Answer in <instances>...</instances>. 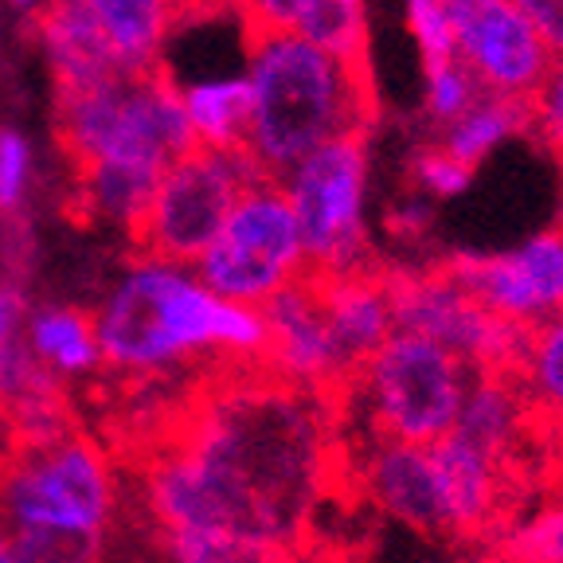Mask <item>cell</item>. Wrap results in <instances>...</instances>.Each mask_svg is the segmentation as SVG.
Wrapping results in <instances>:
<instances>
[{
    "instance_id": "1",
    "label": "cell",
    "mask_w": 563,
    "mask_h": 563,
    "mask_svg": "<svg viewBox=\"0 0 563 563\" xmlns=\"http://www.w3.org/2000/svg\"><path fill=\"white\" fill-rule=\"evenodd\" d=\"M55 141L75 176L70 216L122 223L125 235L145 216L165 168L200 145L165 59L55 95Z\"/></svg>"
},
{
    "instance_id": "2",
    "label": "cell",
    "mask_w": 563,
    "mask_h": 563,
    "mask_svg": "<svg viewBox=\"0 0 563 563\" xmlns=\"http://www.w3.org/2000/svg\"><path fill=\"white\" fill-rule=\"evenodd\" d=\"M251 59V157L266 180H286L301 157L376 125V79L321 52L298 32H246Z\"/></svg>"
},
{
    "instance_id": "3",
    "label": "cell",
    "mask_w": 563,
    "mask_h": 563,
    "mask_svg": "<svg viewBox=\"0 0 563 563\" xmlns=\"http://www.w3.org/2000/svg\"><path fill=\"white\" fill-rule=\"evenodd\" d=\"M98 372L157 376L211 356H263L266 325L258 309L216 298L173 266H133L95 313Z\"/></svg>"
},
{
    "instance_id": "4",
    "label": "cell",
    "mask_w": 563,
    "mask_h": 563,
    "mask_svg": "<svg viewBox=\"0 0 563 563\" xmlns=\"http://www.w3.org/2000/svg\"><path fill=\"white\" fill-rule=\"evenodd\" d=\"M474 376L477 372L442 344L391 333L349 384L341 419L344 411H361V439L431 446L454 431Z\"/></svg>"
},
{
    "instance_id": "5",
    "label": "cell",
    "mask_w": 563,
    "mask_h": 563,
    "mask_svg": "<svg viewBox=\"0 0 563 563\" xmlns=\"http://www.w3.org/2000/svg\"><path fill=\"white\" fill-rule=\"evenodd\" d=\"M122 517L114 466L87 427L16 442L0 470V525L110 532Z\"/></svg>"
},
{
    "instance_id": "6",
    "label": "cell",
    "mask_w": 563,
    "mask_h": 563,
    "mask_svg": "<svg viewBox=\"0 0 563 563\" xmlns=\"http://www.w3.org/2000/svg\"><path fill=\"white\" fill-rule=\"evenodd\" d=\"M255 180H266L251 153L196 145L165 168L150 208L130 231L137 266H196L220 228L228 223L239 196Z\"/></svg>"
},
{
    "instance_id": "7",
    "label": "cell",
    "mask_w": 563,
    "mask_h": 563,
    "mask_svg": "<svg viewBox=\"0 0 563 563\" xmlns=\"http://www.w3.org/2000/svg\"><path fill=\"white\" fill-rule=\"evenodd\" d=\"M286 200L298 220L306 271L344 274L376 263L364 231L368 137L329 141L286 173Z\"/></svg>"
},
{
    "instance_id": "8",
    "label": "cell",
    "mask_w": 563,
    "mask_h": 563,
    "mask_svg": "<svg viewBox=\"0 0 563 563\" xmlns=\"http://www.w3.org/2000/svg\"><path fill=\"white\" fill-rule=\"evenodd\" d=\"M200 286L216 298L258 309L278 290H286L301 271L298 220L278 180H255L239 196L216 243L203 251Z\"/></svg>"
},
{
    "instance_id": "9",
    "label": "cell",
    "mask_w": 563,
    "mask_h": 563,
    "mask_svg": "<svg viewBox=\"0 0 563 563\" xmlns=\"http://www.w3.org/2000/svg\"><path fill=\"white\" fill-rule=\"evenodd\" d=\"M396 333H411L442 344L474 372L517 376L525 364L528 329L493 317L470 298L442 266L427 274H387Z\"/></svg>"
},
{
    "instance_id": "10",
    "label": "cell",
    "mask_w": 563,
    "mask_h": 563,
    "mask_svg": "<svg viewBox=\"0 0 563 563\" xmlns=\"http://www.w3.org/2000/svg\"><path fill=\"white\" fill-rule=\"evenodd\" d=\"M454 35V59L485 95L532 98L555 55L512 0H439Z\"/></svg>"
},
{
    "instance_id": "11",
    "label": "cell",
    "mask_w": 563,
    "mask_h": 563,
    "mask_svg": "<svg viewBox=\"0 0 563 563\" xmlns=\"http://www.w3.org/2000/svg\"><path fill=\"white\" fill-rule=\"evenodd\" d=\"M442 271L482 309L528 333L563 317V235L555 228L501 255H454Z\"/></svg>"
},
{
    "instance_id": "12",
    "label": "cell",
    "mask_w": 563,
    "mask_h": 563,
    "mask_svg": "<svg viewBox=\"0 0 563 563\" xmlns=\"http://www.w3.org/2000/svg\"><path fill=\"white\" fill-rule=\"evenodd\" d=\"M427 454H431L434 493H439L442 537L477 540L482 532H489L505 512L512 462L474 446L454 431L431 442Z\"/></svg>"
},
{
    "instance_id": "13",
    "label": "cell",
    "mask_w": 563,
    "mask_h": 563,
    "mask_svg": "<svg viewBox=\"0 0 563 563\" xmlns=\"http://www.w3.org/2000/svg\"><path fill=\"white\" fill-rule=\"evenodd\" d=\"M349 454V477L364 489L384 517L399 520L404 528L442 537L439 525V493H434V470L427 446H404V442L364 439Z\"/></svg>"
},
{
    "instance_id": "14",
    "label": "cell",
    "mask_w": 563,
    "mask_h": 563,
    "mask_svg": "<svg viewBox=\"0 0 563 563\" xmlns=\"http://www.w3.org/2000/svg\"><path fill=\"white\" fill-rule=\"evenodd\" d=\"M32 27L40 32V44L52 63L55 95H75V90L98 87V82L125 75L122 59L106 35L95 27V20L82 9H75L70 0H44L32 16Z\"/></svg>"
},
{
    "instance_id": "15",
    "label": "cell",
    "mask_w": 563,
    "mask_h": 563,
    "mask_svg": "<svg viewBox=\"0 0 563 563\" xmlns=\"http://www.w3.org/2000/svg\"><path fill=\"white\" fill-rule=\"evenodd\" d=\"M528 419H532V404H528L525 387H520V376L477 372L466 391V404L457 411L454 434L512 462V454H517L520 439L528 431Z\"/></svg>"
},
{
    "instance_id": "16",
    "label": "cell",
    "mask_w": 563,
    "mask_h": 563,
    "mask_svg": "<svg viewBox=\"0 0 563 563\" xmlns=\"http://www.w3.org/2000/svg\"><path fill=\"white\" fill-rule=\"evenodd\" d=\"M106 35L125 67L141 70L161 63V44L176 24L173 0H70Z\"/></svg>"
},
{
    "instance_id": "17",
    "label": "cell",
    "mask_w": 563,
    "mask_h": 563,
    "mask_svg": "<svg viewBox=\"0 0 563 563\" xmlns=\"http://www.w3.org/2000/svg\"><path fill=\"white\" fill-rule=\"evenodd\" d=\"M27 341L35 356L47 364L59 379L67 376H95L98 356L95 313L79 306H44L27 313Z\"/></svg>"
},
{
    "instance_id": "18",
    "label": "cell",
    "mask_w": 563,
    "mask_h": 563,
    "mask_svg": "<svg viewBox=\"0 0 563 563\" xmlns=\"http://www.w3.org/2000/svg\"><path fill=\"white\" fill-rule=\"evenodd\" d=\"M188 125L196 141L211 150H235L251 153V82L246 79H220V82H196L180 90Z\"/></svg>"
},
{
    "instance_id": "19",
    "label": "cell",
    "mask_w": 563,
    "mask_h": 563,
    "mask_svg": "<svg viewBox=\"0 0 563 563\" xmlns=\"http://www.w3.org/2000/svg\"><path fill=\"white\" fill-rule=\"evenodd\" d=\"M161 563H329L317 552L266 544V540L216 537V532H141Z\"/></svg>"
},
{
    "instance_id": "20",
    "label": "cell",
    "mask_w": 563,
    "mask_h": 563,
    "mask_svg": "<svg viewBox=\"0 0 563 563\" xmlns=\"http://www.w3.org/2000/svg\"><path fill=\"white\" fill-rule=\"evenodd\" d=\"M525 130H532V102H528V98L482 95L457 122H450L446 141H442L439 150L446 153V157H454L457 165L474 168L497 141H505L509 133H525Z\"/></svg>"
},
{
    "instance_id": "21",
    "label": "cell",
    "mask_w": 563,
    "mask_h": 563,
    "mask_svg": "<svg viewBox=\"0 0 563 563\" xmlns=\"http://www.w3.org/2000/svg\"><path fill=\"white\" fill-rule=\"evenodd\" d=\"M294 32L321 52L336 55L349 67H364L368 63V16H364V0H306Z\"/></svg>"
},
{
    "instance_id": "22",
    "label": "cell",
    "mask_w": 563,
    "mask_h": 563,
    "mask_svg": "<svg viewBox=\"0 0 563 563\" xmlns=\"http://www.w3.org/2000/svg\"><path fill=\"white\" fill-rule=\"evenodd\" d=\"M517 376L532 411L548 415L563 427V317L528 333L525 364Z\"/></svg>"
},
{
    "instance_id": "23",
    "label": "cell",
    "mask_w": 563,
    "mask_h": 563,
    "mask_svg": "<svg viewBox=\"0 0 563 563\" xmlns=\"http://www.w3.org/2000/svg\"><path fill=\"white\" fill-rule=\"evenodd\" d=\"M110 532H75V528H9L12 563H106Z\"/></svg>"
},
{
    "instance_id": "24",
    "label": "cell",
    "mask_w": 563,
    "mask_h": 563,
    "mask_svg": "<svg viewBox=\"0 0 563 563\" xmlns=\"http://www.w3.org/2000/svg\"><path fill=\"white\" fill-rule=\"evenodd\" d=\"M505 548L509 563H563V497L512 528Z\"/></svg>"
},
{
    "instance_id": "25",
    "label": "cell",
    "mask_w": 563,
    "mask_h": 563,
    "mask_svg": "<svg viewBox=\"0 0 563 563\" xmlns=\"http://www.w3.org/2000/svg\"><path fill=\"white\" fill-rule=\"evenodd\" d=\"M407 24L419 40L427 70L454 63V35H450L446 12H442L439 0H407Z\"/></svg>"
},
{
    "instance_id": "26",
    "label": "cell",
    "mask_w": 563,
    "mask_h": 563,
    "mask_svg": "<svg viewBox=\"0 0 563 563\" xmlns=\"http://www.w3.org/2000/svg\"><path fill=\"white\" fill-rule=\"evenodd\" d=\"M427 79H431V110L439 122H457V118L466 114L470 106L485 95V90L474 82V75H470L457 59L446 63V67L427 70Z\"/></svg>"
},
{
    "instance_id": "27",
    "label": "cell",
    "mask_w": 563,
    "mask_h": 563,
    "mask_svg": "<svg viewBox=\"0 0 563 563\" xmlns=\"http://www.w3.org/2000/svg\"><path fill=\"white\" fill-rule=\"evenodd\" d=\"M32 176V150L16 130L0 125V216H20Z\"/></svg>"
},
{
    "instance_id": "28",
    "label": "cell",
    "mask_w": 563,
    "mask_h": 563,
    "mask_svg": "<svg viewBox=\"0 0 563 563\" xmlns=\"http://www.w3.org/2000/svg\"><path fill=\"white\" fill-rule=\"evenodd\" d=\"M528 102H532V133H540V141L555 157H563V59L552 63Z\"/></svg>"
},
{
    "instance_id": "29",
    "label": "cell",
    "mask_w": 563,
    "mask_h": 563,
    "mask_svg": "<svg viewBox=\"0 0 563 563\" xmlns=\"http://www.w3.org/2000/svg\"><path fill=\"white\" fill-rule=\"evenodd\" d=\"M243 16L246 32H294L306 0H223Z\"/></svg>"
},
{
    "instance_id": "30",
    "label": "cell",
    "mask_w": 563,
    "mask_h": 563,
    "mask_svg": "<svg viewBox=\"0 0 563 563\" xmlns=\"http://www.w3.org/2000/svg\"><path fill=\"white\" fill-rule=\"evenodd\" d=\"M415 176H419V185L434 196H457L470 188V176L474 168L457 165L454 157H446L442 150H419L415 157Z\"/></svg>"
},
{
    "instance_id": "31",
    "label": "cell",
    "mask_w": 563,
    "mask_h": 563,
    "mask_svg": "<svg viewBox=\"0 0 563 563\" xmlns=\"http://www.w3.org/2000/svg\"><path fill=\"white\" fill-rule=\"evenodd\" d=\"M512 4L548 44V52L563 59V0H512Z\"/></svg>"
},
{
    "instance_id": "32",
    "label": "cell",
    "mask_w": 563,
    "mask_h": 563,
    "mask_svg": "<svg viewBox=\"0 0 563 563\" xmlns=\"http://www.w3.org/2000/svg\"><path fill=\"white\" fill-rule=\"evenodd\" d=\"M12 450H16V434H12V422H9V415H4V407H0V470L9 466Z\"/></svg>"
},
{
    "instance_id": "33",
    "label": "cell",
    "mask_w": 563,
    "mask_h": 563,
    "mask_svg": "<svg viewBox=\"0 0 563 563\" xmlns=\"http://www.w3.org/2000/svg\"><path fill=\"white\" fill-rule=\"evenodd\" d=\"M0 563H12V548H9V532L0 525Z\"/></svg>"
},
{
    "instance_id": "34",
    "label": "cell",
    "mask_w": 563,
    "mask_h": 563,
    "mask_svg": "<svg viewBox=\"0 0 563 563\" xmlns=\"http://www.w3.org/2000/svg\"><path fill=\"white\" fill-rule=\"evenodd\" d=\"M555 231L563 235V188H560V220H555Z\"/></svg>"
},
{
    "instance_id": "35",
    "label": "cell",
    "mask_w": 563,
    "mask_h": 563,
    "mask_svg": "<svg viewBox=\"0 0 563 563\" xmlns=\"http://www.w3.org/2000/svg\"><path fill=\"white\" fill-rule=\"evenodd\" d=\"M12 4H16V9H27V4H32V0H12Z\"/></svg>"
},
{
    "instance_id": "36",
    "label": "cell",
    "mask_w": 563,
    "mask_h": 563,
    "mask_svg": "<svg viewBox=\"0 0 563 563\" xmlns=\"http://www.w3.org/2000/svg\"><path fill=\"white\" fill-rule=\"evenodd\" d=\"M141 563H161V560H141Z\"/></svg>"
}]
</instances>
